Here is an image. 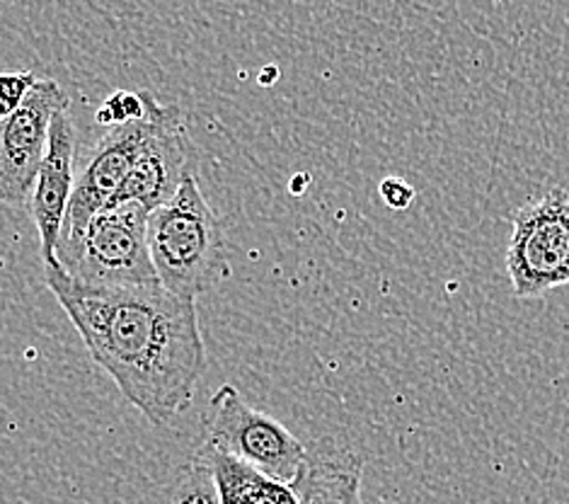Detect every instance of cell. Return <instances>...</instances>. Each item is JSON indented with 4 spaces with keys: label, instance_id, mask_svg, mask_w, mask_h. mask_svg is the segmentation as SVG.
Segmentation results:
<instances>
[{
    "label": "cell",
    "instance_id": "cell-1",
    "mask_svg": "<svg viewBox=\"0 0 569 504\" xmlns=\"http://www.w3.org/2000/svg\"><path fill=\"white\" fill-rule=\"evenodd\" d=\"M44 281L92 362L153 427L187 411L207 372L197 298L162 284H86L59 260L44 263Z\"/></svg>",
    "mask_w": 569,
    "mask_h": 504
},
{
    "label": "cell",
    "instance_id": "cell-2",
    "mask_svg": "<svg viewBox=\"0 0 569 504\" xmlns=\"http://www.w3.org/2000/svg\"><path fill=\"white\" fill-rule=\"evenodd\" d=\"M148 245L166 289L197 298L228 277V248L219 216L209 207L197 175L148 216Z\"/></svg>",
    "mask_w": 569,
    "mask_h": 504
},
{
    "label": "cell",
    "instance_id": "cell-3",
    "mask_svg": "<svg viewBox=\"0 0 569 504\" xmlns=\"http://www.w3.org/2000/svg\"><path fill=\"white\" fill-rule=\"evenodd\" d=\"M148 211L139 201L102 209L69 253L57 260L94 286L160 284L148 245Z\"/></svg>",
    "mask_w": 569,
    "mask_h": 504
},
{
    "label": "cell",
    "instance_id": "cell-4",
    "mask_svg": "<svg viewBox=\"0 0 569 504\" xmlns=\"http://www.w3.org/2000/svg\"><path fill=\"white\" fill-rule=\"evenodd\" d=\"M507 271L519 298L569 286V192L552 187L511 214Z\"/></svg>",
    "mask_w": 569,
    "mask_h": 504
},
{
    "label": "cell",
    "instance_id": "cell-5",
    "mask_svg": "<svg viewBox=\"0 0 569 504\" xmlns=\"http://www.w3.org/2000/svg\"><path fill=\"white\" fill-rule=\"evenodd\" d=\"M204 427V444L283 483L296 481L308 456V446L296 434L272 415L252 407L230 384L211 395Z\"/></svg>",
    "mask_w": 569,
    "mask_h": 504
},
{
    "label": "cell",
    "instance_id": "cell-6",
    "mask_svg": "<svg viewBox=\"0 0 569 504\" xmlns=\"http://www.w3.org/2000/svg\"><path fill=\"white\" fill-rule=\"evenodd\" d=\"M153 100V95L148 92V115L143 119L107 129L102 139L94 144L88 160L80 166L76 177V192L71 199L69 216H66L57 257L69 253L73 245L83 238L90 221L102 209L110 207V201L119 192V187L124 185L131 166L139 158L148 131H151Z\"/></svg>",
    "mask_w": 569,
    "mask_h": 504
},
{
    "label": "cell",
    "instance_id": "cell-7",
    "mask_svg": "<svg viewBox=\"0 0 569 504\" xmlns=\"http://www.w3.org/2000/svg\"><path fill=\"white\" fill-rule=\"evenodd\" d=\"M71 98L51 78H39L18 112L0 125V197L6 204L30 201L37 172L49 151L51 125L69 112Z\"/></svg>",
    "mask_w": 569,
    "mask_h": 504
},
{
    "label": "cell",
    "instance_id": "cell-8",
    "mask_svg": "<svg viewBox=\"0 0 569 504\" xmlns=\"http://www.w3.org/2000/svg\"><path fill=\"white\" fill-rule=\"evenodd\" d=\"M189 175H197V148L189 139L180 107L153 100L151 131L110 207L139 201L148 211H156L180 192Z\"/></svg>",
    "mask_w": 569,
    "mask_h": 504
},
{
    "label": "cell",
    "instance_id": "cell-9",
    "mask_svg": "<svg viewBox=\"0 0 569 504\" xmlns=\"http://www.w3.org/2000/svg\"><path fill=\"white\" fill-rule=\"evenodd\" d=\"M76 127L69 112H63L51 125L49 151L30 197V214L44 263H57V248L76 192Z\"/></svg>",
    "mask_w": 569,
    "mask_h": 504
},
{
    "label": "cell",
    "instance_id": "cell-10",
    "mask_svg": "<svg viewBox=\"0 0 569 504\" xmlns=\"http://www.w3.org/2000/svg\"><path fill=\"white\" fill-rule=\"evenodd\" d=\"M363 456L335 437L308 446L291 487L301 504H361Z\"/></svg>",
    "mask_w": 569,
    "mask_h": 504
},
{
    "label": "cell",
    "instance_id": "cell-11",
    "mask_svg": "<svg viewBox=\"0 0 569 504\" xmlns=\"http://www.w3.org/2000/svg\"><path fill=\"white\" fill-rule=\"evenodd\" d=\"M172 504H223L219 478L204 448L180 471L172 490Z\"/></svg>",
    "mask_w": 569,
    "mask_h": 504
},
{
    "label": "cell",
    "instance_id": "cell-12",
    "mask_svg": "<svg viewBox=\"0 0 569 504\" xmlns=\"http://www.w3.org/2000/svg\"><path fill=\"white\" fill-rule=\"evenodd\" d=\"M204 452L216 471V478H219L223 504H250L246 490V463L238 461L236 456L219 452V448H213L209 444H204Z\"/></svg>",
    "mask_w": 569,
    "mask_h": 504
},
{
    "label": "cell",
    "instance_id": "cell-13",
    "mask_svg": "<svg viewBox=\"0 0 569 504\" xmlns=\"http://www.w3.org/2000/svg\"><path fill=\"white\" fill-rule=\"evenodd\" d=\"M146 115H148V92L117 90L102 102L94 119H98V125L110 129L119 125H129V121H139Z\"/></svg>",
    "mask_w": 569,
    "mask_h": 504
},
{
    "label": "cell",
    "instance_id": "cell-14",
    "mask_svg": "<svg viewBox=\"0 0 569 504\" xmlns=\"http://www.w3.org/2000/svg\"><path fill=\"white\" fill-rule=\"evenodd\" d=\"M246 490L250 504H301L291 483H283L254 471L246 463Z\"/></svg>",
    "mask_w": 569,
    "mask_h": 504
},
{
    "label": "cell",
    "instance_id": "cell-15",
    "mask_svg": "<svg viewBox=\"0 0 569 504\" xmlns=\"http://www.w3.org/2000/svg\"><path fill=\"white\" fill-rule=\"evenodd\" d=\"M37 80L39 78L32 71H16L0 78V95H3L0 98V115L10 117L12 112H18L27 100V95L37 86Z\"/></svg>",
    "mask_w": 569,
    "mask_h": 504
},
{
    "label": "cell",
    "instance_id": "cell-16",
    "mask_svg": "<svg viewBox=\"0 0 569 504\" xmlns=\"http://www.w3.org/2000/svg\"><path fill=\"white\" fill-rule=\"evenodd\" d=\"M378 192H381L383 204L392 211L410 209L412 201H415V195H417L415 187L408 180H402V177H398V175L386 177V180L378 185Z\"/></svg>",
    "mask_w": 569,
    "mask_h": 504
}]
</instances>
